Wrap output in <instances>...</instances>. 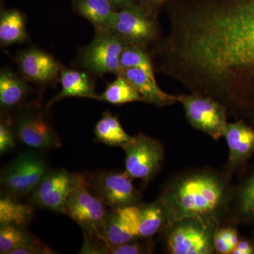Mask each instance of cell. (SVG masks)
Listing matches in <instances>:
<instances>
[{
  "label": "cell",
  "instance_id": "cell-1",
  "mask_svg": "<svg viewBox=\"0 0 254 254\" xmlns=\"http://www.w3.org/2000/svg\"><path fill=\"white\" fill-rule=\"evenodd\" d=\"M159 72L227 109L254 108V0H205L170 16Z\"/></svg>",
  "mask_w": 254,
  "mask_h": 254
},
{
  "label": "cell",
  "instance_id": "cell-2",
  "mask_svg": "<svg viewBox=\"0 0 254 254\" xmlns=\"http://www.w3.org/2000/svg\"><path fill=\"white\" fill-rule=\"evenodd\" d=\"M225 195L223 179L203 172L179 179L167 189L160 200L166 208L170 225L184 219L212 218L224 203Z\"/></svg>",
  "mask_w": 254,
  "mask_h": 254
},
{
  "label": "cell",
  "instance_id": "cell-3",
  "mask_svg": "<svg viewBox=\"0 0 254 254\" xmlns=\"http://www.w3.org/2000/svg\"><path fill=\"white\" fill-rule=\"evenodd\" d=\"M50 171L43 152L32 149L22 152L1 170L3 195L18 198L30 194Z\"/></svg>",
  "mask_w": 254,
  "mask_h": 254
},
{
  "label": "cell",
  "instance_id": "cell-4",
  "mask_svg": "<svg viewBox=\"0 0 254 254\" xmlns=\"http://www.w3.org/2000/svg\"><path fill=\"white\" fill-rule=\"evenodd\" d=\"M13 125L18 141L30 149L43 152L61 145L48 113L37 102L28 103L18 110Z\"/></svg>",
  "mask_w": 254,
  "mask_h": 254
},
{
  "label": "cell",
  "instance_id": "cell-5",
  "mask_svg": "<svg viewBox=\"0 0 254 254\" xmlns=\"http://www.w3.org/2000/svg\"><path fill=\"white\" fill-rule=\"evenodd\" d=\"M167 246L173 254H209L213 252V222L210 218H187L168 225Z\"/></svg>",
  "mask_w": 254,
  "mask_h": 254
},
{
  "label": "cell",
  "instance_id": "cell-6",
  "mask_svg": "<svg viewBox=\"0 0 254 254\" xmlns=\"http://www.w3.org/2000/svg\"><path fill=\"white\" fill-rule=\"evenodd\" d=\"M108 30L128 46L145 49L158 41L159 36L156 15L138 4L116 11Z\"/></svg>",
  "mask_w": 254,
  "mask_h": 254
},
{
  "label": "cell",
  "instance_id": "cell-7",
  "mask_svg": "<svg viewBox=\"0 0 254 254\" xmlns=\"http://www.w3.org/2000/svg\"><path fill=\"white\" fill-rule=\"evenodd\" d=\"M88 173H71L64 169L50 171L32 192L30 203L57 213H65L68 197L78 187L88 183Z\"/></svg>",
  "mask_w": 254,
  "mask_h": 254
},
{
  "label": "cell",
  "instance_id": "cell-8",
  "mask_svg": "<svg viewBox=\"0 0 254 254\" xmlns=\"http://www.w3.org/2000/svg\"><path fill=\"white\" fill-rule=\"evenodd\" d=\"M127 46L109 30L95 29L93 41L80 53V64L96 76L106 73L118 75L122 70L120 58Z\"/></svg>",
  "mask_w": 254,
  "mask_h": 254
},
{
  "label": "cell",
  "instance_id": "cell-9",
  "mask_svg": "<svg viewBox=\"0 0 254 254\" xmlns=\"http://www.w3.org/2000/svg\"><path fill=\"white\" fill-rule=\"evenodd\" d=\"M178 102L185 109L189 123L193 128L215 140L223 136L226 127L227 108L209 95L191 93L178 95Z\"/></svg>",
  "mask_w": 254,
  "mask_h": 254
},
{
  "label": "cell",
  "instance_id": "cell-10",
  "mask_svg": "<svg viewBox=\"0 0 254 254\" xmlns=\"http://www.w3.org/2000/svg\"><path fill=\"white\" fill-rule=\"evenodd\" d=\"M126 172H98L88 176V187L110 210L141 206V193Z\"/></svg>",
  "mask_w": 254,
  "mask_h": 254
},
{
  "label": "cell",
  "instance_id": "cell-11",
  "mask_svg": "<svg viewBox=\"0 0 254 254\" xmlns=\"http://www.w3.org/2000/svg\"><path fill=\"white\" fill-rule=\"evenodd\" d=\"M123 149L125 172L133 180L148 183L160 171L164 160V147L158 140L141 132Z\"/></svg>",
  "mask_w": 254,
  "mask_h": 254
},
{
  "label": "cell",
  "instance_id": "cell-12",
  "mask_svg": "<svg viewBox=\"0 0 254 254\" xmlns=\"http://www.w3.org/2000/svg\"><path fill=\"white\" fill-rule=\"evenodd\" d=\"M108 213L106 205L90 190L88 182L73 190L65 204L64 214L77 223L83 232L105 241L103 232Z\"/></svg>",
  "mask_w": 254,
  "mask_h": 254
},
{
  "label": "cell",
  "instance_id": "cell-13",
  "mask_svg": "<svg viewBox=\"0 0 254 254\" xmlns=\"http://www.w3.org/2000/svg\"><path fill=\"white\" fill-rule=\"evenodd\" d=\"M16 60L21 76L27 82L49 85L60 80L63 66L44 50L28 48L19 53Z\"/></svg>",
  "mask_w": 254,
  "mask_h": 254
},
{
  "label": "cell",
  "instance_id": "cell-14",
  "mask_svg": "<svg viewBox=\"0 0 254 254\" xmlns=\"http://www.w3.org/2000/svg\"><path fill=\"white\" fill-rule=\"evenodd\" d=\"M222 136L228 146V164L231 168L242 166L254 154V128L244 122L227 123Z\"/></svg>",
  "mask_w": 254,
  "mask_h": 254
},
{
  "label": "cell",
  "instance_id": "cell-15",
  "mask_svg": "<svg viewBox=\"0 0 254 254\" xmlns=\"http://www.w3.org/2000/svg\"><path fill=\"white\" fill-rule=\"evenodd\" d=\"M118 75L126 78L136 88L143 102L158 107L175 104L178 102V95L168 94L157 83L156 78L138 68H122Z\"/></svg>",
  "mask_w": 254,
  "mask_h": 254
},
{
  "label": "cell",
  "instance_id": "cell-16",
  "mask_svg": "<svg viewBox=\"0 0 254 254\" xmlns=\"http://www.w3.org/2000/svg\"><path fill=\"white\" fill-rule=\"evenodd\" d=\"M31 88L21 76L11 70L2 68L0 72V106L1 114L9 115L19 108L31 93Z\"/></svg>",
  "mask_w": 254,
  "mask_h": 254
},
{
  "label": "cell",
  "instance_id": "cell-17",
  "mask_svg": "<svg viewBox=\"0 0 254 254\" xmlns=\"http://www.w3.org/2000/svg\"><path fill=\"white\" fill-rule=\"evenodd\" d=\"M60 81L61 82L62 91L48 103L46 105L48 108L57 102L69 97L99 100V95L95 93L93 81L86 72L63 67Z\"/></svg>",
  "mask_w": 254,
  "mask_h": 254
},
{
  "label": "cell",
  "instance_id": "cell-18",
  "mask_svg": "<svg viewBox=\"0 0 254 254\" xmlns=\"http://www.w3.org/2000/svg\"><path fill=\"white\" fill-rule=\"evenodd\" d=\"M73 9L95 29L108 30L117 10L109 0H72Z\"/></svg>",
  "mask_w": 254,
  "mask_h": 254
},
{
  "label": "cell",
  "instance_id": "cell-19",
  "mask_svg": "<svg viewBox=\"0 0 254 254\" xmlns=\"http://www.w3.org/2000/svg\"><path fill=\"white\" fill-rule=\"evenodd\" d=\"M27 39L26 17L16 9H4L0 16V45L1 47L22 43Z\"/></svg>",
  "mask_w": 254,
  "mask_h": 254
},
{
  "label": "cell",
  "instance_id": "cell-20",
  "mask_svg": "<svg viewBox=\"0 0 254 254\" xmlns=\"http://www.w3.org/2000/svg\"><path fill=\"white\" fill-rule=\"evenodd\" d=\"M94 133L95 138L100 143L123 148L133 138L124 129L118 117L109 112L103 113L102 118L95 125Z\"/></svg>",
  "mask_w": 254,
  "mask_h": 254
},
{
  "label": "cell",
  "instance_id": "cell-21",
  "mask_svg": "<svg viewBox=\"0 0 254 254\" xmlns=\"http://www.w3.org/2000/svg\"><path fill=\"white\" fill-rule=\"evenodd\" d=\"M33 205L20 203L17 198L1 195L0 198V226L26 227L34 215Z\"/></svg>",
  "mask_w": 254,
  "mask_h": 254
},
{
  "label": "cell",
  "instance_id": "cell-22",
  "mask_svg": "<svg viewBox=\"0 0 254 254\" xmlns=\"http://www.w3.org/2000/svg\"><path fill=\"white\" fill-rule=\"evenodd\" d=\"M141 221H140V238H149L168 225V216L166 208L160 199L149 203L141 205Z\"/></svg>",
  "mask_w": 254,
  "mask_h": 254
},
{
  "label": "cell",
  "instance_id": "cell-23",
  "mask_svg": "<svg viewBox=\"0 0 254 254\" xmlns=\"http://www.w3.org/2000/svg\"><path fill=\"white\" fill-rule=\"evenodd\" d=\"M99 100L115 105L143 102V98L134 86L121 75H117L115 81L108 85L105 91L99 95Z\"/></svg>",
  "mask_w": 254,
  "mask_h": 254
},
{
  "label": "cell",
  "instance_id": "cell-24",
  "mask_svg": "<svg viewBox=\"0 0 254 254\" xmlns=\"http://www.w3.org/2000/svg\"><path fill=\"white\" fill-rule=\"evenodd\" d=\"M235 214L243 223L254 222V168L235 193Z\"/></svg>",
  "mask_w": 254,
  "mask_h": 254
},
{
  "label": "cell",
  "instance_id": "cell-25",
  "mask_svg": "<svg viewBox=\"0 0 254 254\" xmlns=\"http://www.w3.org/2000/svg\"><path fill=\"white\" fill-rule=\"evenodd\" d=\"M26 227L15 225L0 226V254H10L12 251L38 240Z\"/></svg>",
  "mask_w": 254,
  "mask_h": 254
},
{
  "label": "cell",
  "instance_id": "cell-26",
  "mask_svg": "<svg viewBox=\"0 0 254 254\" xmlns=\"http://www.w3.org/2000/svg\"><path fill=\"white\" fill-rule=\"evenodd\" d=\"M122 68H134L141 69L151 77L155 78L154 66L145 48L127 46L120 58Z\"/></svg>",
  "mask_w": 254,
  "mask_h": 254
},
{
  "label": "cell",
  "instance_id": "cell-27",
  "mask_svg": "<svg viewBox=\"0 0 254 254\" xmlns=\"http://www.w3.org/2000/svg\"><path fill=\"white\" fill-rule=\"evenodd\" d=\"M103 235L111 246L121 245L136 240L124 223L117 210L108 211Z\"/></svg>",
  "mask_w": 254,
  "mask_h": 254
},
{
  "label": "cell",
  "instance_id": "cell-28",
  "mask_svg": "<svg viewBox=\"0 0 254 254\" xmlns=\"http://www.w3.org/2000/svg\"><path fill=\"white\" fill-rule=\"evenodd\" d=\"M239 241L236 229L232 227L219 229L214 235V250L219 254H232Z\"/></svg>",
  "mask_w": 254,
  "mask_h": 254
},
{
  "label": "cell",
  "instance_id": "cell-29",
  "mask_svg": "<svg viewBox=\"0 0 254 254\" xmlns=\"http://www.w3.org/2000/svg\"><path fill=\"white\" fill-rule=\"evenodd\" d=\"M17 140L13 120L9 115L1 114L0 122V154L4 155L14 149Z\"/></svg>",
  "mask_w": 254,
  "mask_h": 254
},
{
  "label": "cell",
  "instance_id": "cell-30",
  "mask_svg": "<svg viewBox=\"0 0 254 254\" xmlns=\"http://www.w3.org/2000/svg\"><path fill=\"white\" fill-rule=\"evenodd\" d=\"M111 245L106 241L83 232V243L79 254H110Z\"/></svg>",
  "mask_w": 254,
  "mask_h": 254
},
{
  "label": "cell",
  "instance_id": "cell-31",
  "mask_svg": "<svg viewBox=\"0 0 254 254\" xmlns=\"http://www.w3.org/2000/svg\"><path fill=\"white\" fill-rule=\"evenodd\" d=\"M137 240V239H136ZM136 240L110 247V254H141L150 253V244L145 245L141 242H136Z\"/></svg>",
  "mask_w": 254,
  "mask_h": 254
},
{
  "label": "cell",
  "instance_id": "cell-32",
  "mask_svg": "<svg viewBox=\"0 0 254 254\" xmlns=\"http://www.w3.org/2000/svg\"><path fill=\"white\" fill-rule=\"evenodd\" d=\"M54 250L38 240L29 245L16 249L10 254H55Z\"/></svg>",
  "mask_w": 254,
  "mask_h": 254
},
{
  "label": "cell",
  "instance_id": "cell-33",
  "mask_svg": "<svg viewBox=\"0 0 254 254\" xmlns=\"http://www.w3.org/2000/svg\"><path fill=\"white\" fill-rule=\"evenodd\" d=\"M232 254H254V244L251 241H239Z\"/></svg>",
  "mask_w": 254,
  "mask_h": 254
},
{
  "label": "cell",
  "instance_id": "cell-34",
  "mask_svg": "<svg viewBox=\"0 0 254 254\" xmlns=\"http://www.w3.org/2000/svg\"><path fill=\"white\" fill-rule=\"evenodd\" d=\"M138 3L142 7L144 8L147 11L156 15V10L161 6L164 3L166 2L168 0H138Z\"/></svg>",
  "mask_w": 254,
  "mask_h": 254
},
{
  "label": "cell",
  "instance_id": "cell-35",
  "mask_svg": "<svg viewBox=\"0 0 254 254\" xmlns=\"http://www.w3.org/2000/svg\"><path fill=\"white\" fill-rule=\"evenodd\" d=\"M109 1L117 11L136 4V0H109Z\"/></svg>",
  "mask_w": 254,
  "mask_h": 254
}]
</instances>
